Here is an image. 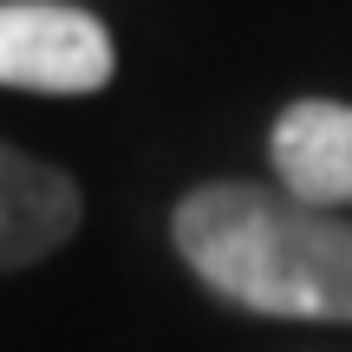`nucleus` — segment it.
<instances>
[{
    "instance_id": "1",
    "label": "nucleus",
    "mask_w": 352,
    "mask_h": 352,
    "mask_svg": "<svg viewBox=\"0 0 352 352\" xmlns=\"http://www.w3.org/2000/svg\"><path fill=\"white\" fill-rule=\"evenodd\" d=\"M176 254L209 294L267 320H352V222L287 189L202 183L176 202Z\"/></svg>"
},
{
    "instance_id": "2",
    "label": "nucleus",
    "mask_w": 352,
    "mask_h": 352,
    "mask_svg": "<svg viewBox=\"0 0 352 352\" xmlns=\"http://www.w3.org/2000/svg\"><path fill=\"white\" fill-rule=\"evenodd\" d=\"M118 72L111 33L98 13L65 0H0V85L91 98Z\"/></svg>"
},
{
    "instance_id": "3",
    "label": "nucleus",
    "mask_w": 352,
    "mask_h": 352,
    "mask_svg": "<svg viewBox=\"0 0 352 352\" xmlns=\"http://www.w3.org/2000/svg\"><path fill=\"white\" fill-rule=\"evenodd\" d=\"M274 176L307 209H352V104L294 98L267 131Z\"/></svg>"
},
{
    "instance_id": "4",
    "label": "nucleus",
    "mask_w": 352,
    "mask_h": 352,
    "mask_svg": "<svg viewBox=\"0 0 352 352\" xmlns=\"http://www.w3.org/2000/svg\"><path fill=\"white\" fill-rule=\"evenodd\" d=\"M78 215H85V196L59 164L0 144V274L33 267L52 248H65Z\"/></svg>"
}]
</instances>
